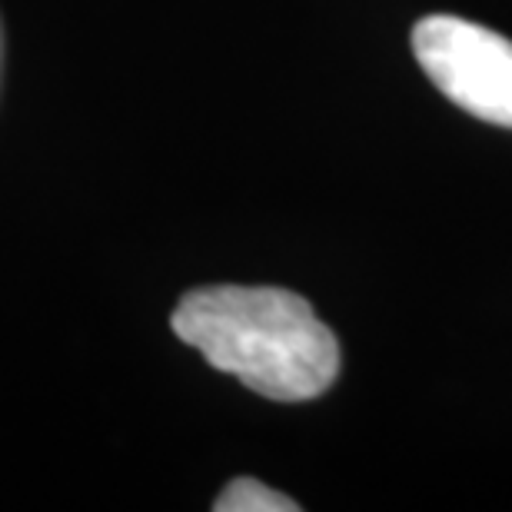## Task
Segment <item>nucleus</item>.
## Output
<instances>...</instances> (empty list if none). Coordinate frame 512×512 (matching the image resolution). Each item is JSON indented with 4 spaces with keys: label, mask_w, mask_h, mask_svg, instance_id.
Returning a JSON list of instances; mask_svg holds the SVG:
<instances>
[{
    "label": "nucleus",
    "mask_w": 512,
    "mask_h": 512,
    "mask_svg": "<svg viewBox=\"0 0 512 512\" xmlns=\"http://www.w3.org/2000/svg\"><path fill=\"white\" fill-rule=\"evenodd\" d=\"M170 326L213 370L276 403L320 396L340 373L333 330L280 286H203L177 303Z\"/></svg>",
    "instance_id": "f257e3e1"
},
{
    "label": "nucleus",
    "mask_w": 512,
    "mask_h": 512,
    "mask_svg": "<svg viewBox=\"0 0 512 512\" xmlns=\"http://www.w3.org/2000/svg\"><path fill=\"white\" fill-rule=\"evenodd\" d=\"M413 54L426 77L486 124L512 127V40L463 17H423Z\"/></svg>",
    "instance_id": "f03ea898"
},
{
    "label": "nucleus",
    "mask_w": 512,
    "mask_h": 512,
    "mask_svg": "<svg viewBox=\"0 0 512 512\" xmlns=\"http://www.w3.org/2000/svg\"><path fill=\"white\" fill-rule=\"evenodd\" d=\"M217 512H296L300 503H293L290 496L276 493V489L263 486L260 479H250V476H240L223 489L213 503Z\"/></svg>",
    "instance_id": "7ed1b4c3"
}]
</instances>
